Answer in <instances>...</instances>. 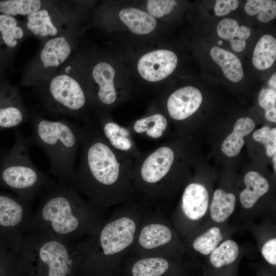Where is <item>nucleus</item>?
<instances>
[{
  "label": "nucleus",
  "mask_w": 276,
  "mask_h": 276,
  "mask_svg": "<svg viewBox=\"0 0 276 276\" xmlns=\"http://www.w3.org/2000/svg\"><path fill=\"white\" fill-rule=\"evenodd\" d=\"M95 121L103 137L113 149L134 160L141 156L142 152L127 126H123L103 114L99 115Z\"/></svg>",
  "instance_id": "9d476101"
},
{
  "label": "nucleus",
  "mask_w": 276,
  "mask_h": 276,
  "mask_svg": "<svg viewBox=\"0 0 276 276\" xmlns=\"http://www.w3.org/2000/svg\"><path fill=\"white\" fill-rule=\"evenodd\" d=\"M276 39L270 35L263 36L255 48L252 63L259 70H265L270 67L275 60Z\"/></svg>",
  "instance_id": "5701e85b"
},
{
  "label": "nucleus",
  "mask_w": 276,
  "mask_h": 276,
  "mask_svg": "<svg viewBox=\"0 0 276 276\" xmlns=\"http://www.w3.org/2000/svg\"><path fill=\"white\" fill-rule=\"evenodd\" d=\"M239 254V247L236 242L227 240L222 242L211 252L210 260L213 266L220 268L235 261Z\"/></svg>",
  "instance_id": "cd10ccee"
},
{
  "label": "nucleus",
  "mask_w": 276,
  "mask_h": 276,
  "mask_svg": "<svg viewBox=\"0 0 276 276\" xmlns=\"http://www.w3.org/2000/svg\"><path fill=\"white\" fill-rule=\"evenodd\" d=\"M40 197V205L32 215L27 234L45 232L71 242L96 231L99 217L95 205L72 186L54 182Z\"/></svg>",
  "instance_id": "f03ea898"
},
{
  "label": "nucleus",
  "mask_w": 276,
  "mask_h": 276,
  "mask_svg": "<svg viewBox=\"0 0 276 276\" xmlns=\"http://www.w3.org/2000/svg\"><path fill=\"white\" fill-rule=\"evenodd\" d=\"M119 17L128 29L136 34L150 33L156 25L154 17L135 8H127L121 10Z\"/></svg>",
  "instance_id": "aec40b11"
},
{
  "label": "nucleus",
  "mask_w": 276,
  "mask_h": 276,
  "mask_svg": "<svg viewBox=\"0 0 276 276\" xmlns=\"http://www.w3.org/2000/svg\"><path fill=\"white\" fill-rule=\"evenodd\" d=\"M64 3L47 1L39 10L27 16L29 33L45 40L65 35Z\"/></svg>",
  "instance_id": "1a4fd4ad"
},
{
  "label": "nucleus",
  "mask_w": 276,
  "mask_h": 276,
  "mask_svg": "<svg viewBox=\"0 0 276 276\" xmlns=\"http://www.w3.org/2000/svg\"><path fill=\"white\" fill-rule=\"evenodd\" d=\"M276 154H275L274 155H273V163H274V170L275 171V170H276V162H275V159H276Z\"/></svg>",
  "instance_id": "4c0bfd02"
},
{
  "label": "nucleus",
  "mask_w": 276,
  "mask_h": 276,
  "mask_svg": "<svg viewBox=\"0 0 276 276\" xmlns=\"http://www.w3.org/2000/svg\"><path fill=\"white\" fill-rule=\"evenodd\" d=\"M275 73L273 74V75L270 77L268 81V84L269 86L271 87V88H273L274 89H275L276 88V76H275Z\"/></svg>",
  "instance_id": "e433bc0d"
},
{
  "label": "nucleus",
  "mask_w": 276,
  "mask_h": 276,
  "mask_svg": "<svg viewBox=\"0 0 276 276\" xmlns=\"http://www.w3.org/2000/svg\"><path fill=\"white\" fill-rule=\"evenodd\" d=\"M259 104L265 110V117L270 122H276V92L271 88H263L259 95Z\"/></svg>",
  "instance_id": "2f4dec72"
},
{
  "label": "nucleus",
  "mask_w": 276,
  "mask_h": 276,
  "mask_svg": "<svg viewBox=\"0 0 276 276\" xmlns=\"http://www.w3.org/2000/svg\"><path fill=\"white\" fill-rule=\"evenodd\" d=\"M246 188L240 194L242 205L246 208H252L260 197L267 192L269 183L267 179L256 171L247 172L244 178Z\"/></svg>",
  "instance_id": "a211bd4d"
},
{
  "label": "nucleus",
  "mask_w": 276,
  "mask_h": 276,
  "mask_svg": "<svg viewBox=\"0 0 276 276\" xmlns=\"http://www.w3.org/2000/svg\"><path fill=\"white\" fill-rule=\"evenodd\" d=\"M132 133L149 139L162 137L168 127L166 118L160 113H154L137 119L127 126Z\"/></svg>",
  "instance_id": "dca6fc26"
},
{
  "label": "nucleus",
  "mask_w": 276,
  "mask_h": 276,
  "mask_svg": "<svg viewBox=\"0 0 276 276\" xmlns=\"http://www.w3.org/2000/svg\"><path fill=\"white\" fill-rule=\"evenodd\" d=\"M176 5L175 1H147V8L149 14L153 17H161L170 13Z\"/></svg>",
  "instance_id": "72a5a7b5"
},
{
  "label": "nucleus",
  "mask_w": 276,
  "mask_h": 276,
  "mask_svg": "<svg viewBox=\"0 0 276 276\" xmlns=\"http://www.w3.org/2000/svg\"><path fill=\"white\" fill-rule=\"evenodd\" d=\"M177 57L167 50L152 51L143 55L137 63L140 75L150 82L160 81L170 75L175 69Z\"/></svg>",
  "instance_id": "9b49d317"
},
{
  "label": "nucleus",
  "mask_w": 276,
  "mask_h": 276,
  "mask_svg": "<svg viewBox=\"0 0 276 276\" xmlns=\"http://www.w3.org/2000/svg\"><path fill=\"white\" fill-rule=\"evenodd\" d=\"M209 202L206 188L198 183H191L185 188L181 198V208L189 219L198 220L206 214Z\"/></svg>",
  "instance_id": "4468645a"
},
{
  "label": "nucleus",
  "mask_w": 276,
  "mask_h": 276,
  "mask_svg": "<svg viewBox=\"0 0 276 276\" xmlns=\"http://www.w3.org/2000/svg\"><path fill=\"white\" fill-rule=\"evenodd\" d=\"M72 50L66 35L45 40L40 51L26 67L22 84L37 87L47 82L68 59Z\"/></svg>",
  "instance_id": "6e6552de"
},
{
  "label": "nucleus",
  "mask_w": 276,
  "mask_h": 276,
  "mask_svg": "<svg viewBox=\"0 0 276 276\" xmlns=\"http://www.w3.org/2000/svg\"><path fill=\"white\" fill-rule=\"evenodd\" d=\"M82 126L79 164L70 186L95 205L128 199L135 189L134 160L108 144L95 120Z\"/></svg>",
  "instance_id": "f257e3e1"
},
{
  "label": "nucleus",
  "mask_w": 276,
  "mask_h": 276,
  "mask_svg": "<svg viewBox=\"0 0 276 276\" xmlns=\"http://www.w3.org/2000/svg\"><path fill=\"white\" fill-rule=\"evenodd\" d=\"M276 238L267 241L263 246L261 253L264 259L270 264L276 265Z\"/></svg>",
  "instance_id": "c9c22d12"
},
{
  "label": "nucleus",
  "mask_w": 276,
  "mask_h": 276,
  "mask_svg": "<svg viewBox=\"0 0 276 276\" xmlns=\"http://www.w3.org/2000/svg\"><path fill=\"white\" fill-rule=\"evenodd\" d=\"M222 43V41H221V40H220V41H218V44H221Z\"/></svg>",
  "instance_id": "58836bf2"
},
{
  "label": "nucleus",
  "mask_w": 276,
  "mask_h": 276,
  "mask_svg": "<svg viewBox=\"0 0 276 276\" xmlns=\"http://www.w3.org/2000/svg\"><path fill=\"white\" fill-rule=\"evenodd\" d=\"M253 139L255 141L264 145L267 156L271 157L276 152V129L265 126L255 131Z\"/></svg>",
  "instance_id": "473e14b6"
},
{
  "label": "nucleus",
  "mask_w": 276,
  "mask_h": 276,
  "mask_svg": "<svg viewBox=\"0 0 276 276\" xmlns=\"http://www.w3.org/2000/svg\"><path fill=\"white\" fill-rule=\"evenodd\" d=\"M31 142L48 156L49 173L57 177V181L70 185L76 171L82 126L63 119L48 120L35 110L31 112Z\"/></svg>",
  "instance_id": "7ed1b4c3"
},
{
  "label": "nucleus",
  "mask_w": 276,
  "mask_h": 276,
  "mask_svg": "<svg viewBox=\"0 0 276 276\" xmlns=\"http://www.w3.org/2000/svg\"><path fill=\"white\" fill-rule=\"evenodd\" d=\"M217 32L220 38L229 41L232 49L237 52L245 48L246 40L251 33L247 26H240L236 20L232 18H225L220 21L217 26Z\"/></svg>",
  "instance_id": "6ab92c4d"
},
{
  "label": "nucleus",
  "mask_w": 276,
  "mask_h": 276,
  "mask_svg": "<svg viewBox=\"0 0 276 276\" xmlns=\"http://www.w3.org/2000/svg\"><path fill=\"white\" fill-rule=\"evenodd\" d=\"M20 276H76L77 256L71 242L45 232L27 234L18 252Z\"/></svg>",
  "instance_id": "20e7f679"
},
{
  "label": "nucleus",
  "mask_w": 276,
  "mask_h": 276,
  "mask_svg": "<svg viewBox=\"0 0 276 276\" xmlns=\"http://www.w3.org/2000/svg\"><path fill=\"white\" fill-rule=\"evenodd\" d=\"M114 75L113 67L106 62H99L93 68L92 76L98 85L95 97L101 105L110 106L117 101L118 95L113 80Z\"/></svg>",
  "instance_id": "2eb2a0df"
},
{
  "label": "nucleus",
  "mask_w": 276,
  "mask_h": 276,
  "mask_svg": "<svg viewBox=\"0 0 276 276\" xmlns=\"http://www.w3.org/2000/svg\"><path fill=\"white\" fill-rule=\"evenodd\" d=\"M21 271L18 253L0 250V276H20Z\"/></svg>",
  "instance_id": "7c9ffc66"
},
{
  "label": "nucleus",
  "mask_w": 276,
  "mask_h": 276,
  "mask_svg": "<svg viewBox=\"0 0 276 276\" xmlns=\"http://www.w3.org/2000/svg\"><path fill=\"white\" fill-rule=\"evenodd\" d=\"M32 214L29 203L0 189V250L19 252Z\"/></svg>",
  "instance_id": "0eeeda50"
},
{
  "label": "nucleus",
  "mask_w": 276,
  "mask_h": 276,
  "mask_svg": "<svg viewBox=\"0 0 276 276\" xmlns=\"http://www.w3.org/2000/svg\"><path fill=\"white\" fill-rule=\"evenodd\" d=\"M37 87L44 106L51 113L67 116L83 124L92 120L85 112L89 101L86 92L67 71L56 73Z\"/></svg>",
  "instance_id": "423d86ee"
},
{
  "label": "nucleus",
  "mask_w": 276,
  "mask_h": 276,
  "mask_svg": "<svg viewBox=\"0 0 276 276\" xmlns=\"http://www.w3.org/2000/svg\"><path fill=\"white\" fill-rule=\"evenodd\" d=\"M210 55L229 80L238 82L242 79L244 72L242 64L235 54L220 47H214L211 50Z\"/></svg>",
  "instance_id": "412c9836"
},
{
  "label": "nucleus",
  "mask_w": 276,
  "mask_h": 276,
  "mask_svg": "<svg viewBox=\"0 0 276 276\" xmlns=\"http://www.w3.org/2000/svg\"><path fill=\"white\" fill-rule=\"evenodd\" d=\"M202 100V96L198 89L191 86L179 88L168 99L167 108L169 115L175 121H183L197 110Z\"/></svg>",
  "instance_id": "ddd939ff"
},
{
  "label": "nucleus",
  "mask_w": 276,
  "mask_h": 276,
  "mask_svg": "<svg viewBox=\"0 0 276 276\" xmlns=\"http://www.w3.org/2000/svg\"><path fill=\"white\" fill-rule=\"evenodd\" d=\"M15 135L13 146L0 151V189L10 191L30 203L54 181L33 163L29 153L30 137L18 129Z\"/></svg>",
  "instance_id": "39448f33"
},
{
  "label": "nucleus",
  "mask_w": 276,
  "mask_h": 276,
  "mask_svg": "<svg viewBox=\"0 0 276 276\" xmlns=\"http://www.w3.org/2000/svg\"><path fill=\"white\" fill-rule=\"evenodd\" d=\"M29 33L26 24H20L14 16L0 14V34L3 43L8 47L15 48Z\"/></svg>",
  "instance_id": "4be33fe9"
},
{
  "label": "nucleus",
  "mask_w": 276,
  "mask_h": 276,
  "mask_svg": "<svg viewBox=\"0 0 276 276\" xmlns=\"http://www.w3.org/2000/svg\"><path fill=\"white\" fill-rule=\"evenodd\" d=\"M29 117L17 88L0 90V131L15 128L27 121Z\"/></svg>",
  "instance_id": "f8f14e48"
},
{
  "label": "nucleus",
  "mask_w": 276,
  "mask_h": 276,
  "mask_svg": "<svg viewBox=\"0 0 276 276\" xmlns=\"http://www.w3.org/2000/svg\"><path fill=\"white\" fill-rule=\"evenodd\" d=\"M169 267L168 261L161 258H145L137 261L133 266V276H160Z\"/></svg>",
  "instance_id": "bb28decb"
},
{
  "label": "nucleus",
  "mask_w": 276,
  "mask_h": 276,
  "mask_svg": "<svg viewBox=\"0 0 276 276\" xmlns=\"http://www.w3.org/2000/svg\"><path fill=\"white\" fill-rule=\"evenodd\" d=\"M47 1L40 0H6L0 1L1 14L15 16H28L40 9Z\"/></svg>",
  "instance_id": "a878e982"
},
{
  "label": "nucleus",
  "mask_w": 276,
  "mask_h": 276,
  "mask_svg": "<svg viewBox=\"0 0 276 276\" xmlns=\"http://www.w3.org/2000/svg\"><path fill=\"white\" fill-rule=\"evenodd\" d=\"M255 127V123L251 119L248 117L239 119L234 125L233 131L222 143V152L228 157L237 155L244 145L243 137L251 132Z\"/></svg>",
  "instance_id": "f3484780"
},
{
  "label": "nucleus",
  "mask_w": 276,
  "mask_h": 276,
  "mask_svg": "<svg viewBox=\"0 0 276 276\" xmlns=\"http://www.w3.org/2000/svg\"><path fill=\"white\" fill-rule=\"evenodd\" d=\"M246 12L250 16L256 15L258 19L267 22L276 16V2L271 0L247 1L244 6Z\"/></svg>",
  "instance_id": "c85d7f7f"
},
{
  "label": "nucleus",
  "mask_w": 276,
  "mask_h": 276,
  "mask_svg": "<svg viewBox=\"0 0 276 276\" xmlns=\"http://www.w3.org/2000/svg\"><path fill=\"white\" fill-rule=\"evenodd\" d=\"M236 197L232 193H227L218 189L214 193L210 206V214L215 222L225 221L234 211Z\"/></svg>",
  "instance_id": "393cba45"
},
{
  "label": "nucleus",
  "mask_w": 276,
  "mask_h": 276,
  "mask_svg": "<svg viewBox=\"0 0 276 276\" xmlns=\"http://www.w3.org/2000/svg\"><path fill=\"white\" fill-rule=\"evenodd\" d=\"M220 229L213 227L197 237L193 242L194 249L203 255H208L215 249L222 240Z\"/></svg>",
  "instance_id": "c756f323"
},
{
  "label": "nucleus",
  "mask_w": 276,
  "mask_h": 276,
  "mask_svg": "<svg viewBox=\"0 0 276 276\" xmlns=\"http://www.w3.org/2000/svg\"><path fill=\"white\" fill-rule=\"evenodd\" d=\"M172 237L171 229L166 225L153 223L143 228L139 242L144 248L152 249L169 242Z\"/></svg>",
  "instance_id": "b1692460"
},
{
  "label": "nucleus",
  "mask_w": 276,
  "mask_h": 276,
  "mask_svg": "<svg viewBox=\"0 0 276 276\" xmlns=\"http://www.w3.org/2000/svg\"><path fill=\"white\" fill-rule=\"evenodd\" d=\"M239 4L237 0H217L214 7L215 14L218 16H223L236 10Z\"/></svg>",
  "instance_id": "f704fd0d"
}]
</instances>
